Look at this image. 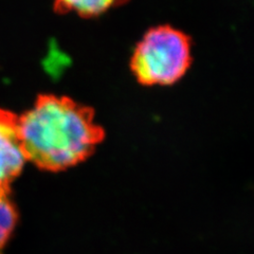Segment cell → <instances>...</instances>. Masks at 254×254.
<instances>
[{"label":"cell","mask_w":254,"mask_h":254,"mask_svg":"<svg viewBox=\"0 0 254 254\" xmlns=\"http://www.w3.org/2000/svg\"><path fill=\"white\" fill-rule=\"evenodd\" d=\"M27 160L48 171H61L90 156L104 138L94 111L67 97L42 94L19 117Z\"/></svg>","instance_id":"1"},{"label":"cell","mask_w":254,"mask_h":254,"mask_svg":"<svg viewBox=\"0 0 254 254\" xmlns=\"http://www.w3.org/2000/svg\"><path fill=\"white\" fill-rule=\"evenodd\" d=\"M190 63V37L170 26H159L148 30L137 45L130 69L142 85L165 86L179 81Z\"/></svg>","instance_id":"2"},{"label":"cell","mask_w":254,"mask_h":254,"mask_svg":"<svg viewBox=\"0 0 254 254\" xmlns=\"http://www.w3.org/2000/svg\"><path fill=\"white\" fill-rule=\"evenodd\" d=\"M19 117L0 108V190H9L10 185L22 171L27 158L23 152Z\"/></svg>","instance_id":"3"},{"label":"cell","mask_w":254,"mask_h":254,"mask_svg":"<svg viewBox=\"0 0 254 254\" xmlns=\"http://www.w3.org/2000/svg\"><path fill=\"white\" fill-rule=\"evenodd\" d=\"M128 0H55L54 10L60 14L75 13L81 17H95Z\"/></svg>","instance_id":"4"},{"label":"cell","mask_w":254,"mask_h":254,"mask_svg":"<svg viewBox=\"0 0 254 254\" xmlns=\"http://www.w3.org/2000/svg\"><path fill=\"white\" fill-rule=\"evenodd\" d=\"M17 222V211L10 199L9 190H0V248L9 240Z\"/></svg>","instance_id":"5"}]
</instances>
